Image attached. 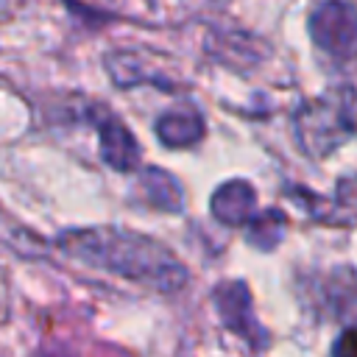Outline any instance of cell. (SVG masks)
Here are the masks:
<instances>
[{
	"instance_id": "obj_10",
	"label": "cell",
	"mask_w": 357,
	"mask_h": 357,
	"mask_svg": "<svg viewBox=\"0 0 357 357\" xmlns=\"http://www.w3.org/2000/svg\"><path fill=\"white\" fill-rule=\"evenodd\" d=\"M287 231V218L282 209L271 206V209H262V212H254V218L245 223V240L262 251H271L282 243Z\"/></svg>"
},
{
	"instance_id": "obj_6",
	"label": "cell",
	"mask_w": 357,
	"mask_h": 357,
	"mask_svg": "<svg viewBox=\"0 0 357 357\" xmlns=\"http://www.w3.org/2000/svg\"><path fill=\"white\" fill-rule=\"evenodd\" d=\"M153 131L159 142L167 148H190L204 137L206 123H204V114L192 103H178L156 117Z\"/></svg>"
},
{
	"instance_id": "obj_2",
	"label": "cell",
	"mask_w": 357,
	"mask_h": 357,
	"mask_svg": "<svg viewBox=\"0 0 357 357\" xmlns=\"http://www.w3.org/2000/svg\"><path fill=\"white\" fill-rule=\"evenodd\" d=\"M293 134L301 151L312 159H324L354 137V89L343 84L298 106L293 117Z\"/></svg>"
},
{
	"instance_id": "obj_4",
	"label": "cell",
	"mask_w": 357,
	"mask_h": 357,
	"mask_svg": "<svg viewBox=\"0 0 357 357\" xmlns=\"http://www.w3.org/2000/svg\"><path fill=\"white\" fill-rule=\"evenodd\" d=\"M215 307L220 312V321L226 329H231L234 335H240L243 340H248L254 349H262L268 343L265 329L259 326L257 315H254V304H251V293L243 282H220L212 293Z\"/></svg>"
},
{
	"instance_id": "obj_7",
	"label": "cell",
	"mask_w": 357,
	"mask_h": 357,
	"mask_svg": "<svg viewBox=\"0 0 357 357\" xmlns=\"http://www.w3.org/2000/svg\"><path fill=\"white\" fill-rule=\"evenodd\" d=\"M209 209L223 226H245L257 212V192L245 178H231L212 192Z\"/></svg>"
},
{
	"instance_id": "obj_5",
	"label": "cell",
	"mask_w": 357,
	"mask_h": 357,
	"mask_svg": "<svg viewBox=\"0 0 357 357\" xmlns=\"http://www.w3.org/2000/svg\"><path fill=\"white\" fill-rule=\"evenodd\" d=\"M95 123V131H98V142H100V156L109 167L120 170V173H128L139 165V142L134 139V134L128 131V126L114 114V112H106V109H98L92 117Z\"/></svg>"
},
{
	"instance_id": "obj_1",
	"label": "cell",
	"mask_w": 357,
	"mask_h": 357,
	"mask_svg": "<svg viewBox=\"0 0 357 357\" xmlns=\"http://www.w3.org/2000/svg\"><path fill=\"white\" fill-rule=\"evenodd\" d=\"M61 251L92 268L109 271L159 293H176L187 284L184 262L159 240L128 229H78L59 237Z\"/></svg>"
},
{
	"instance_id": "obj_11",
	"label": "cell",
	"mask_w": 357,
	"mask_h": 357,
	"mask_svg": "<svg viewBox=\"0 0 357 357\" xmlns=\"http://www.w3.org/2000/svg\"><path fill=\"white\" fill-rule=\"evenodd\" d=\"M332 357H354V329L346 326L343 335L332 346Z\"/></svg>"
},
{
	"instance_id": "obj_3",
	"label": "cell",
	"mask_w": 357,
	"mask_h": 357,
	"mask_svg": "<svg viewBox=\"0 0 357 357\" xmlns=\"http://www.w3.org/2000/svg\"><path fill=\"white\" fill-rule=\"evenodd\" d=\"M307 31L315 50L332 61L349 64L354 59L357 11L351 0H318L307 17Z\"/></svg>"
},
{
	"instance_id": "obj_8",
	"label": "cell",
	"mask_w": 357,
	"mask_h": 357,
	"mask_svg": "<svg viewBox=\"0 0 357 357\" xmlns=\"http://www.w3.org/2000/svg\"><path fill=\"white\" fill-rule=\"evenodd\" d=\"M106 70L112 75V81L117 86H139V84H159V86H173L159 70L153 73L142 56H137L134 50H114L106 53Z\"/></svg>"
},
{
	"instance_id": "obj_9",
	"label": "cell",
	"mask_w": 357,
	"mask_h": 357,
	"mask_svg": "<svg viewBox=\"0 0 357 357\" xmlns=\"http://www.w3.org/2000/svg\"><path fill=\"white\" fill-rule=\"evenodd\" d=\"M139 195L145 204L162 209V212H178L184 206V190L176 181V176H170L162 167H145L139 173Z\"/></svg>"
}]
</instances>
